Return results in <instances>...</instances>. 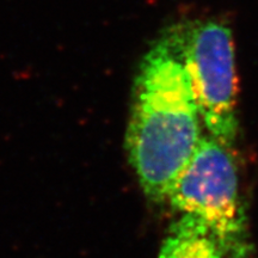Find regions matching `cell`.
<instances>
[{"mask_svg": "<svg viewBox=\"0 0 258 258\" xmlns=\"http://www.w3.org/2000/svg\"><path fill=\"white\" fill-rule=\"evenodd\" d=\"M201 117L184 63L165 30L134 82L125 152L145 195L165 201L201 140Z\"/></svg>", "mask_w": 258, "mask_h": 258, "instance_id": "6da1fadb", "label": "cell"}, {"mask_svg": "<svg viewBox=\"0 0 258 258\" xmlns=\"http://www.w3.org/2000/svg\"><path fill=\"white\" fill-rule=\"evenodd\" d=\"M188 72L202 124L231 146L238 133L234 43L219 19H188L166 29Z\"/></svg>", "mask_w": 258, "mask_h": 258, "instance_id": "7a4b0ae2", "label": "cell"}, {"mask_svg": "<svg viewBox=\"0 0 258 258\" xmlns=\"http://www.w3.org/2000/svg\"><path fill=\"white\" fill-rule=\"evenodd\" d=\"M166 200L183 214L205 222L225 252H243L245 220L239 200L238 167L230 146L212 135L202 137Z\"/></svg>", "mask_w": 258, "mask_h": 258, "instance_id": "3957f363", "label": "cell"}, {"mask_svg": "<svg viewBox=\"0 0 258 258\" xmlns=\"http://www.w3.org/2000/svg\"><path fill=\"white\" fill-rule=\"evenodd\" d=\"M225 253L215 235L200 219L183 214L172 225L159 258H222Z\"/></svg>", "mask_w": 258, "mask_h": 258, "instance_id": "277c9868", "label": "cell"}]
</instances>
